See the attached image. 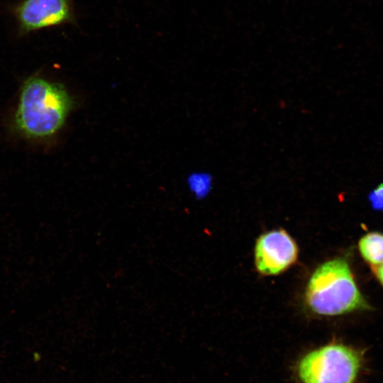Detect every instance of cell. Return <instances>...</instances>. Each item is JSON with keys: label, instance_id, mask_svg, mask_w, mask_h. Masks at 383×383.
<instances>
[{"label": "cell", "instance_id": "1", "mask_svg": "<svg viewBox=\"0 0 383 383\" xmlns=\"http://www.w3.org/2000/svg\"><path fill=\"white\" fill-rule=\"evenodd\" d=\"M72 104L62 84L33 75L22 85L14 116L15 127L28 138L51 137L63 126Z\"/></svg>", "mask_w": 383, "mask_h": 383}, {"label": "cell", "instance_id": "2", "mask_svg": "<svg viewBox=\"0 0 383 383\" xmlns=\"http://www.w3.org/2000/svg\"><path fill=\"white\" fill-rule=\"evenodd\" d=\"M306 301L314 313L336 316L368 308L348 262L338 257L320 265L306 287Z\"/></svg>", "mask_w": 383, "mask_h": 383}, {"label": "cell", "instance_id": "3", "mask_svg": "<svg viewBox=\"0 0 383 383\" xmlns=\"http://www.w3.org/2000/svg\"><path fill=\"white\" fill-rule=\"evenodd\" d=\"M365 367L362 351L333 342L303 355L295 370L301 383H358Z\"/></svg>", "mask_w": 383, "mask_h": 383}, {"label": "cell", "instance_id": "4", "mask_svg": "<svg viewBox=\"0 0 383 383\" xmlns=\"http://www.w3.org/2000/svg\"><path fill=\"white\" fill-rule=\"evenodd\" d=\"M10 11L21 36L75 22L73 0H21Z\"/></svg>", "mask_w": 383, "mask_h": 383}, {"label": "cell", "instance_id": "5", "mask_svg": "<svg viewBox=\"0 0 383 383\" xmlns=\"http://www.w3.org/2000/svg\"><path fill=\"white\" fill-rule=\"evenodd\" d=\"M298 247L284 230L271 231L257 240L255 261L257 270L265 275L278 274L293 265Z\"/></svg>", "mask_w": 383, "mask_h": 383}, {"label": "cell", "instance_id": "6", "mask_svg": "<svg viewBox=\"0 0 383 383\" xmlns=\"http://www.w3.org/2000/svg\"><path fill=\"white\" fill-rule=\"evenodd\" d=\"M359 251L372 267L383 263V234L379 232L367 233L359 241Z\"/></svg>", "mask_w": 383, "mask_h": 383}, {"label": "cell", "instance_id": "7", "mask_svg": "<svg viewBox=\"0 0 383 383\" xmlns=\"http://www.w3.org/2000/svg\"><path fill=\"white\" fill-rule=\"evenodd\" d=\"M368 199L373 209L383 211V183L370 192Z\"/></svg>", "mask_w": 383, "mask_h": 383}, {"label": "cell", "instance_id": "8", "mask_svg": "<svg viewBox=\"0 0 383 383\" xmlns=\"http://www.w3.org/2000/svg\"><path fill=\"white\" fill-rule=\"evenodd\" d=\"M372 270L377 279L383 286V263L379 265L372 267Z\"/></svg>", "mask_w": 383, "mask_h": 383}]
</instances>
